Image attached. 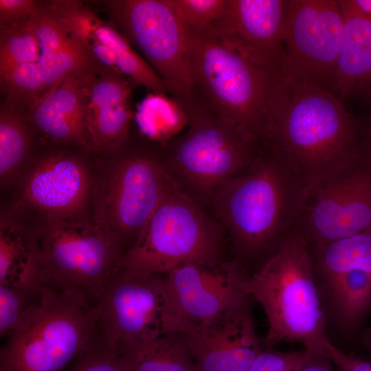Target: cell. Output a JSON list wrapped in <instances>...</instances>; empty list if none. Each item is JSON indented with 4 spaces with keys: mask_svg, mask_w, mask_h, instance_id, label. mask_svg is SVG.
Returning <instances> with one entry per match:
<instances>
[{
    "mask_svg": "<svg viewBox=\"0 0 371 371\" xmlns=\"http://www.w3.org/2000/svg\"><path fill=\"white\" fill-rule=\"evenodd\" d=\"M268 144L301 174L308 192L366 155L341 100L330 91L280 80L270 106Z\"/></svg>",
    "mask_w": 371,
    "mask_h": 371,
    "instance_id": "obj_1",
    "label": "cell"
},
{
    "mask_svg": "<svg viewBox=\"0 0 371 371\" xmlns=\"http://www.w3.org/2000/svg\"><path fill=\"white\" fill-rule=\"evenodd\" d=\"M240 172L216 190L218 214L240 254L252 257L265 250L273 252L298 223L307 199L306 183L268 144L262 145Z\"/></svg>",
    "mask_w": 371,
    "mask_h": 371,
    "instance_id": "obj_2",
    "label": "cell"
},
{
    "mask_svg": "<svg viewBox=\"0 0 371 371\" xmlns=\"http://www.w3.org/2000/svg\"><path fill=\"white\" fill-rule=\"evenodd\" d=\"M248 292L267 318L266 347L297 342L308 351L328 357L332 343L326 333V317L312 243L297 227L249 275Z\"/></svg>",
    "mask_w": 371,
    "mask_h": 371,
    "instance_id": "obj_3",
    "label": "cell"
},
{
    "mask_svg": "<svg viewBox=\"0 0 371 371\" xmlns=\"http://www.w3.org/2000/svg\"><path fill=\"white\" fill-rule=\"evenodd\" d=\"M188 48L191 98L259 144L265 143L280 76L258 68L210 32H188Z\"/></svg>",
    "mask_w": 371,
    "mask_h": 371,
    "instance_id": "obj_4",
    "label": "cell"
},
{
    "mask_svg": "<svg viewBox=\"0 0 371 371\" xmlns=\"http://www.w3.org/2000/svg\"><path fill=\"white\" fill-rule=\"evenodd\" d=\"M39 286L93 308L120 271L122 245L95 218H44L36 229Z\"/></svg>",
    "mask_w": 371,
    "mask_h": 371,
    "instance_id": "obj_5",
    "label": "cell"
},
{
    "mask_svg": "<svg viewBox=\"0 0 371 371\" xmlns=\"http://www.w3.org/2000/svg\"><path fill=\"white\" fill-rule=\"evenodd\" d=\"M42 289L41 304L5 338L0 371H64L99 333L92 308Z\"/></svg>",
    "mask_w": 371,
    "mask_h": 371,
    "instance_id": "obj_6",
    "label": "cell"
},
{
    "mask_svg": "<svg viewBox=\"0 0 371 371\" xmlns=\"http://www.w3.org/2000/svg\"><path fill=\"white\" fill-rule=\"evenodd\" d=\"M222 234L179 188L159 205L125 251L121 269L166 274L189 262L221 256Z\"/></svg>",
    "mask_w": 371,
    "mask_h": 371,
    "instance_id": "obj_7",
    "label": "cell"
},
{
    "mask_svg": "<svg viewBox=\"0 0 371 371\" xmlns=\"http://www.w3.org/2000/svg\"><path fill=\"white\" fill-rule=\"evenodd\" d=\"M181 104L189 125L185 133L166 146L168 160L196 191L216 190L247 167L261 145L192 98Z\"/></svg>",
    "mask_w": 371,
    "mask_h": 371,
    "instance_id": "obj_8",
    "label": "cell"
},
{
    "mask_svg": "<svg viewBox=\"0 0 371 371\" xmlns=\"http://www.w3.org/2000/svg\"><path fill=\"white\" fill-rule=\"evenodd\" d=\"M92 310L102 337L115 348L180 330L164 274L120 269L105 286Z\"/></svg>",
    "mask_w": 371,
    "mask_h": 371,
    "instance_id": "obj_9",
    "label": "cell"
},
{
    "mask_svg": "<svg viewBox=\"0 0 371 371\" xmlns=\"http://www.w3.org/2000/svg\"><path fill=\"white\" fill-rule=\"evenodd\" d=\"M108 13L179 102L192 95L188 31L169 0H111Z\"/></svg>",
    "mask_w": 371,
    "mask_h": 371,
    "instance_id": "obj_10",
    "label": "cell"
},
{
    "mask_svg": "<svg viewBox=\"0 0 371 371\" xmlns=\"http://www.w3.org/2000/svg\"><path fill=\"white\" fill-rule=\"evenodd\" d=\"M344 28L339 0H286L282 79L332 92Z\"/></svg>",
    "mask_w": 371,
    "mask_h": 371,
    "instance_id": "obj_11",
    "label": "cell"
},
{
    "mask_svg": "<svg viewBox=\"0 0 371 371\" xmlns=\"http://www.w3.org/2000/svg\"><path fill=\"white\" fill-rule=\"evenodd\" d=\"M178 188L155 159L126 157L111 170L95 218L122 245L131 239L134 243L159 205Z\"/></svg>",
    "mask_w": 371,
    "mask_h": 371,
    "instance_id": "obj_12",
    "label": "cell"
},
{
    "mask_svg": "<svg viewBox=\"0 0 371 371\" xmlns=\"http://www.w3.org/2000/svg\"><path fill=\"white\" fill-rule=\"evenodd\" d=\"M296 227L312 244L371 230L370 155L309 191Z\"/></svg>",
    "mask_w": 371,
    "mask_h": 371,
    "instance_id": "obj_13",
    "label": "cell"
},
{
    "mask_svg": "<svg viewBox=\"0 0 371 371\" xmlns=\"http://www.w3.org/2000/svg\"><path fill=\"white\" fill-rule=\"evenodd\" d=\"M181 328L207 321L251 296L249 275L236 261L221 257L184 263L164 274Z\"/></svg>",
    "mask_w": 371,
    "mask_h": 371,
    "instance_id": "obj_14",
    "label": "cell"
},
{
    "mask_svg": "<svg viewBox=\"0 0 371 371\" xmlns=\"http://www.w3.org/2000/svg\"><path fill=\"white\" fill-rule=\"evenodd\" d=\"M286 0H227L210 33L258 68L281 76Z\"/></svg>",
    "mask_w": 371,
    "mask_h": 371,
    "instance_id": "obj_15",
    "label": "cell"
},
{
    "mask_svg": "<svg viewBox=\"0 0 371 371\" xmlns=\"http://www.w3.org/2000/svg\"><path fill=\"white\" fill-rule=\"evenodd\" d=\"M250 300L207 321L182 326L179 333L196 371H249L264 349L256 332Z\"/></svg>",
    "mask_w": 371,
    "mask_h": 371,
    "instance_id": "obj_16",
    "label": "cell"
},
{
    "mask_svg": "<svg viewBox=\"0 0 371 371\" xmlns=\"http://www.w3.org/2000/svg\"><path fill=\"white\" fill-rule=\"evenodd\" d=\"M89 181L80 161L66 155L40 160L23 183L16 210H34L44 218L83 215Z\"/></svg>",
    "mask_w": 371,
    "mask_h": 371,
    "instance_id": "obj_17",
    "label": "cell"
},
{
    "mask_svg": "<svg viewBox=\"0 0 371 371\" xmlns=\"http://www.w3.org/2000/svg\"><path fill=\"white\" fill-rule=\"evenodd\" d=\"M133 85L127 76L105 69L92 77L88 90L86 124L92 150H113L128 139L133 117Z\"/></svg>",
    "mask_w": 371,
    "mask_h": 371,
    "instance_id": "obj_18",
    "label": "cell"
},
{
    "mask_svg": "<svg viewBox=\"0 0 371 371\" xmlns=\"http://www.w3.org/2000/svg\"><path fill=\"white\" fill-rule=\"evenodd\" d=\"M95 74H72L43 98L32 109L37 128L56 142L91 149L86 109L89 86Z\"/></svg>",
    "mask_w": 371,
    "mask_h": 371,
    "instance_id": "obj_19",
    "label": "cell"
},
{
    "mask_svg": "<svg viewBox=\"0 0 371 371\" xmlns=\"http://www.w3.org/2000/svg\"><path fill=\"white\" fill-rule=\"evenodd\" d=\"M344 28L332 92L339 99L371 93V20L354 0H339Z\"/></svg>",
    "mask_w": 371,
    "mask_h": 371,
    "instance_id": "obj_20",
    "label": "cell"
},
{
    "mask_svg": "<svg viewBox=\"0 0 371 371\" xmlns=\"http://www.w3.org/2000/svg\"><path fill=\"white\" fill-rule=\"evenodd\" d=\"M48 7L59 17L76 23L94 35L116 58L117 71L143 85L150 92L169 93V89L144 58L135 52L126 36L76 1H53Z\"/></svg>",
    "mask_w": 371,
    "mask_h": 371,
    "instance_id": "obj_21",
    "label": "cell"
},
{
    "mask_svg": "<svg viewBox=\"0 0 371 371\" xmlns=\"http://www.w3.org/2000/svg\"><path fill=\"white\" fill-rule=\"evenodd\" d=\"M37 254L36 229L1 217L0 284L40 289L36 276Z\"/></svg>",
    "mask_w": 371,
    "mask_h": 371,
    "instance_id": "obj_22",
    "label": "cell"
},
{
    "mask_svg": "<svg viewBox=\"0 0 371 371\" xmlns=\"http://www.w3.org/2000/svg\"><path fill=\"white\" fill-rule=\"evenodd\" d=\"M116 348L130 371H196L179 333L146 341L122 344Z\"/></svg>",
    "mask_w": 371,
    "mask_h": 371,
    "instance_id": "obj_23",
    "label": "cell"
},
{
    "mask_svg": "<svg viewBox=\"0 0 371 371\" xmlns=\"http://www.w3.org/2000/svg\"><path fill=\"white\" fill-rule=\"evenodd\" d=\"M133 118L141 133L166 146L189 125L182 105L166 93H148L137 106Z\"/></svg>",
    "mask_w": 371,
    "mask_h": 371,
    "instance_id": "obj_24",
    "label": "cell"
},
{
    "mask_svg": "<svg viewBox=\"0 0 371 371\" xmlns=\"http://www.w3.org/2000/svg\"><path fill=\"white\" fill-rule=\"evenodd\" d=\"M317 280L353 267L371 269V230L335 240L312 244Z\"/></svg>",
    "mask_w": 371,
    "mask_h": 371,
    "instance_id": "obj_25",
    "label": "cell"
},
{
    "mask_svg": "<svg viewBox=\"0 0 371 371\" xmlns=\"http://www.w3.org/2000/svg\"><path fill=\"white\" fill-rule=\"evenodd\" d=\"M37 62L45 84L43 98L72 74L99 73L106 69L92 57L75 35L74 40L60 49L41 54Z\"/></svg>",
    "mask_w": 371,
    "mask_h": 371,
    "instance_id": "obj_26",
    "label": "cell"
},
{
    "mask_svg": "<svg viewBox=\"0 0 371 371\" xmlns=\"http://www.w3.org/2000/svg\"><path fill=\"white\" fill-rule=\"evenodd\" d=\"M30 137L25 124L12 110L0 113V176L1 183L14 178L27 153Z\"/></svg>",
    "mask_w": 371,
    "mask_h": 371,
    "instance_id": "obj_27",
    "label": "cell"
},
{
    "mask_svg": "<svg viewBox=\"0 0 371 371\" xmlns=\"http://www.w3.org/2000/svg\"><path fill=\"white\" fill-rule=\"evenodd\" d=\"M30 19L1 25L0 72L17 65L38 61L41 49Z\"/></svg>",
    "mask_w": 371,
    "mask_h": 371,
    "instance_id": "obj_28",
    "label": "cell"
},
{
    "mask_svg": "<svg viewBox=\"0 0 371 371\" xmlns=\"http://www.w3.org/2000/svg\"><path fill=\"white\" fill-rule=\"evenodd\" d=\"M0 76L12 104L32 109L43 96L45 84L38 62L15 65L0 72Z\"/></svg>",
    "mask_w": 371,
    "mask_h": 371,
    "instance_id": "obj_29",
    "label": "cell"
},
{
    "mask_svg": "<svg viewBox=\"0 0 371 371\" xmlns=\"http://www.w3.org/2000/svg\"><path fill=\"white\" fill-rule=\"evenodd\" d=\"M43 289L0 284V336L6 338L41 302Z\"/></svg>",
    "mask_w": 371,
    "mask_h": 371,
    "instance_id": "obj_30",
    "label": "cell"
},
{
    "mask_svg": "<svg viewBox=\"0 0 371 371\" xmlns=\"http://www.w3.org/2000/svg\"><path fill=\"white\" fill-rule=\"evenodd\" d=\"M64 371H130L118 350L100 332Z\"/></svg>",
    "mask_w": 371,
    "mask_h": 371,
    "instance_id": "obj_31",
    "label": "cell"
},
{
    "mask_svg": "<svg viewBox=\"0 0 371 371\" xmlns=\"http://www.w3.org/2000/svg\"><path fill=\"white\" fill-rule=\"evenodd\" d=\"M188 32H209L227 0H169Z\"/></svg>",
    "mask_w": 371,
    "mask_h": 371,
    "instance_id": "obj_32",
    "label": "cell"
},
{
    "mask_svg": "<svg viewBox=\"0 0 371 371\" xmlns=\"http://www.w3.org/2000/svg\"><path fill=\"white\" fill-rule=\"evenodd\" d=\"M306 350L279 352L262 350L256 357L249 371H300L307 358Z\"/></svg>",
    "mask_w": 371,
    "mask_h": 371,
    "instance_id": "obj_33",
    "label": "cell"
},
{
    "mask_svg": "<svg viewBox=\"0 0 371 371\" xmlns=\"http://www.w3.org/2000/svg\"><path fill=\"white\" fill-rule=\"evenodd\" d=\"M41 3L33 0H0V23H19L30 19L38 11Z\"/></svg>",
    "mask_w": 371,
    "mask_h": 371,
    "instance_id": "obj_34",
    "label": "cell"
},
{
    "mask_svg": "<svg viewBox=\"0 0 371 371\" xmlns=\"http://www.w3.org/2000/svg\"><path fill=\"white\" fill-rule=\"evenodd\" d=\"M328 357L339 371H371V361L345 353L333 344L328 348Z\"/></svg>",
    "mask_w": 371,
    "mask_h": 371,
    "instance_id": "obj_35",
    "label": "cell"
},
{
    "mask_svg": "<svg viewBox=\"0 0 371 371\" xmlns=\"http://www.w3.org/2000/svg\"><path fill=\"white\" fill-rule=\"evenodd\" d=\"M307 358L300 371H335L331 359L323 355L308 351Z\"/></svg>",
    "mask_w": 371,
    "mask_h": 371,
    "instance_id": "obj_36",
    "label": "cell"
},
{
    "mask_svg": "<svg viewBox=\"0 0 371 371\" xmlns=\"http://www.w3.org/2000/svg\"><path fill=\"white\" fill-rule=\"evenodd\" d=\"M361 340L364 348L368 352L371 359V327L363 330L361 333Z\"/></svg>",
    "mask_w": 371,
    "mask_h": 371,
    "instance_id": "obj_37",
    "label": "cell"
},
{
    "mask_svg": "<svg viewBox=\"0 0 371 371\" xmlns=\"http://www.w3.org/2000/svg\"><path fill=\"white\" fill-rule=\"evenodd\" d=\"M359 9L371 20V0H354Z\"/></svg>",
    "mask_w": 371,
    "mask_h": 371,
    "instance_id": "obj_38",
    "label": "cell"
},
{
    "mask_svg": "<svg viewBox=\"0 0 371 371\" xmlns=\"http://www.w3.org/2000/svg\"><path fill=\"white\" fill-rule=\"evenodd\" d=\"M370 157H371V150L370 151Z\"/></svg>",
    "mask_w": 371,
    "mask_h": 371,
    "instance_id": "obj_39",
    "label": "cell"
}]
</instances>
